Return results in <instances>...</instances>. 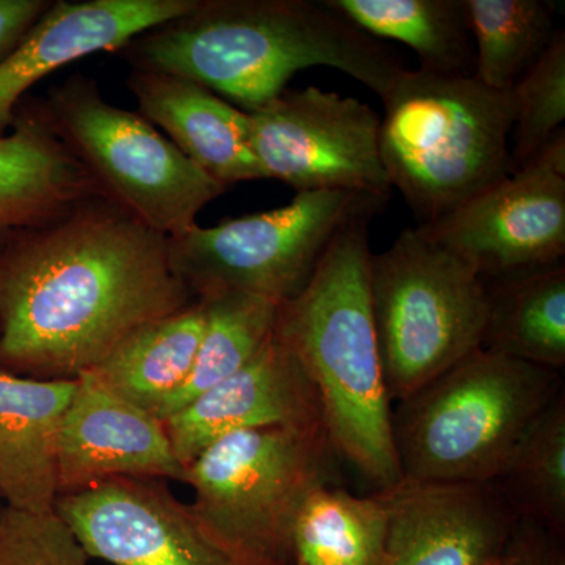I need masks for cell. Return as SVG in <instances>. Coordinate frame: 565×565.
<instances>
[{
    "label": "cell",
    "mask_w": 565,
    "mask_h": 565,
    "mask_svg": "<svg viewBox=\"0 0 565 565\" xmlns=\"http://www.w3.org/2000/svg\"><path fill=\"white\" fill-rule=\"evenodd\" d=\"M563 535L552 533L533 520L522 516L511 544L505 550L503 565H565Z\"/></svg>",
    "instance_id": "obj_29"
},
{
    "label": "cell",
    "mask_w": 565,
    "mask_h": 565,
    "mask_svg": "<svg viewBox=\"0 0 565 565\" xmlns=\"http://www.w3.org/2000/svg\"><path fill=\"white\" fill-rule=\"evenodd\" d=\"M419 228L484 280L563 263L565 131L503 181Z\"/></svg>",
    "instance_id": "obj_11"
},
{
    "label": "cell",
    "mask_w": 565,
    "mask_h": 565,
    "mask_svg": "<svg viewBox=\"0 0 565 565\" xmlns=\"http://www.w3.org/2000/svg\"><path fill=\"white\" fill-rule=\"evenodd\" d=\"M0 504H2V501H0Z\"/></svg>",
    "instance_id": "obj_32"
},
{
    "label": "cell",
    "mask_w": 565,
    "mask_h": 565,
    "mask_svg": "<svg viewBox=\"0 0 565 565\" xmlns=\"http://www.w3.org/2000/svg\"><path fill=\"white\" fill-rule=\"evenodd\" d=\"M386 202L345 191L297 193L277 210L169 237L170 262L199 299L239 291L286 303L310 282L338 233L355 218L374 217Z\"/></svg>",
    "instance_id": "obj_8"
},
{
    "label": "cell",
    "mask_w": 565,
    "mask_h": 565,
    "mask_svg": "<svg viewBox=\"0 0 565 565\" xmlns=\"http://www.w3.org/2000/svg\"><path fill=\"white\" fill-rule=\"evenodd\" d=\"M162 423L184 467L214 441L241 430L323 426L310 382L275 333L237 373Z\"/></svg>",
    "instance_id": "obj_16"
},
{
    "label": "cell",
    "mask_w": 565,
    "mask_h": 565,
    "mask_svg": "<svg viewBox=\"0 0 565 565\" xmlns=\"http://www.w3.org/2000/svg\"><path fill=\"white\" fill-rule=\"evenodd\" d=\"M489 318L482 348L559 371L565 364V266L484 280Z\"/></svg>",
    "instance_id": "obj_21"
},
{
    "label": "cell",
    "mask_w": 565,
    "mask_h": 565,
    "mask_svg": "<svg viewBox=\"0 0 565 565\" xmlns=\"http://www.w3.org/2000/svg\"><path fill=\"white\" fill-rule=\"evenodd\" d=\"M379 147L392 189L430 225L508 178L511 92L404 70L382 96Z\"/></svg>",
    "instance_id": "obj_4"
},
{
    "label": "cell",
    "mask_w": 565,
    "mask_h": 565,
    "mask_svg": "<svg viewBox=\"0 0 565 565\" xmlns=\"http://www.w3.org/2000/svg\"><path fill=\"white\" fill-rule=\"evenodd\" d=\"M77 379H32L0 371V501L54 514L58 435Z\"/></svg>",
    "instance_id": "obj_19"
},
{
    "label": "cell",
    "mask_w": 565,
    "mask_h": 565,
    "mask_svg": "<svg viewBox=\"0 0 565 565\" xmlns=\"http://www.w3.org/2000/svg\"><path fill=\"white\" fill-rule=\"evenodd\" d=\"M500 481L516 511L527 520L564 535L565 399L563 394L531 424Z\"/></svg>",
    "instance_id": "obj_26"
},
{
    "label": "cell",
    "mask_w": 565,
    "mask_h": 565,
    "mask_svg": "<svg viewBox=\"0 0 565 565\" xmlns=\"http://www.w3.org/2000/svg\"><path fill=\"white\" fill-rule=\"evenodd\" d=\"M196 0H55L0 62V136L25 93L54 71L95 52H118L141 33L177 20Z\"/></svg>",
    "instance_id": "obj_15"
},
{
    "label": "cell",
    "mask_w": 565,
    "mask_h": 565,
    "mask_svg": "<svg viewBox=\"0 0 565 565\" xmlns=\"http://www.w3.org/2000/svg\"><path fill=\"white\" fill-rule=\"evenodd\" d=\"M373 39L401 41L419 71L475 77L476 51L465 0H323Z\"/></svg>",
    "instance_id": "obj_22"
},
{
    "label": "cell",
    "mask_w": 565,
    "mask_h": 565,
    "mask_svg": "<svg viewBox=\"0 0 565 565\" xmlns=\"http://www.w3.org/2000/svg\"><path fill=\"white\" fill-rule=\"evenodd\" d=\"M388 514L381 493L316 487L292 527L294 565H382Z\"/></svg>",
    "instance_id": "obj_23"
},
{
    "label": "cell",
    "mask_w": 565,
    "mask_h": 565,
    "mask_svg": "<svg viewBox=\"0 0 565 565\" xmlns=\"http://www.w3.org/2000/svg\"><path fill=\"white\" fill-rule=\"evenodd\" d=\"M128 87L141 117L223 188L266 180L253 154L247 111L173 74L132 70Z\"/></svg>",
    "instance_id": "obj_18"
},
{
    "label": "cell",
    "mask_w": 565,
    "mask_h": 565,
    "mask_svg": "<svg viewBox=\"0 0 565 565\" xmlns=\"http://www.w3.org/2000/svg\"><path fill=\"white\" fill-rule=\"evenodd\" d=\"M204 327L192 373L167 401L158 418H169L250 362L273 338L280 303L255 294L223 291L202 297Z\"/></svg>",
    "instance_id": "obj_24"
},
{
    "label": "cell",
    "mask_w": 565,
    "mask_h": 565,
    "mask_svg": "<svg viewBox=\"0 0 565 565\" xmlns=\"http://www.w3.org/2000/svg\"><path fill=\"white\" fill-rule=\"evenodd\" d=\"M557 371L478 349L393 411L403 481L490 484L559 396Z\"/></svg>",
    "instance_id": "obj_5"
},
{
    "label": "cell",
    "mask_w": 565,
    "mask_h": 565,
    "mask_svg": "<svg viewBox=\"0 0 565 565\" xmlns=\"http://www.w3.org/2000/svg\"><path fill=\"white\" fill-rule=\"evenodd\" d=\"M192 296L169 237L95 200L0 252V371L77 379Z\"/></svg>",
    "instance_id": "obj_1"
},
{
    "label": "cell",
    "mask_w": 565,
    "mask_h": 565,
    "mask_svg": "<svg viewBox=\"0 0 565 565\" xmlns=\"http://www.w3.org/2000/svg\"><path fill=\"white\" fill-rule=\"evenodd\" d=\"M512 172L565 131V33L557 31L541 61L511 90Z\"/></svg>",
    "instance_id": "obj_27"
},
{
    "label": "cell",
    "mask_w": 565,
    "mask_h": 565,
    "mask_svg": "<svg viewBox=\"0 0 565 565\" xmlns=\"http://www.w3.org/2000/svg\"><path fill=\"white\" fill-rule=\"evenodd\" d=\"M44 107L107 199L166 237L189 232L226 192L139 111L107 102L88 77L76 74L52 88Z\"/></svg>",
    "instance_id": "obj_9"
},
{
    "label": "cell",
    "mask_w": 565,
    "mask_h": 565,
    "mask_svg": "<svg viewBox=\"0 0 565 565\" xmlns=\"http://www.w3.org/2000/svg\"><path fill=\"white\" fill-rule=\"evenodd\" d=\"M57 514H29L0 504V565H88Z\"/></svg>",
    "instance_id": "obj_28"
},
{
    "label": "cell",
    "mask_w": 565,
    "mask_h": 565,
    "mask_svg": "<svg viewBox=\"0 0 565 565\" xmlns=\"http://www.w3.org/2000/svg\"><path fill=\"white\" fill-rule=\"evenodd\" d=\"M248 115L252 150L264 177L297 193L392 195L379 147L381 115L367 104L308 87L282 92Z\"/></svg>",
    "instance_id": "obj_10"
},
{
    "label": "cell",
    "mask_w": 565,
    "mask_h": 565,
    "mask_svg": "<svg viewBox=\"0 0 565 565\" xmlns=\"http://www.w3.org/2000/svg\"><path fill=\"white\" fill-rule=\"evenodd\" d=\"M204 327L200 299L140 327L90 373L111 393L158 416L192 373Z\"/></svg>",
    "instance_id": "obj_20"
},
{
    "label": "cell",
    "mask_w": 565,
    "mask_h": 565,
    "mask_svg": "<svg viewBox=\"0 0 565 565\" xmlns=\"http://www.w3.org/2000/svg\"><path fill=\"white\" fill-rule=\"evenodd\" d=\"M370 297L390 399L401 403L484 343V278L419 226L371 253Z\"/></svg>",
    "instance_id": "obj_6"
},
{
    "label": "cell",
    "mask_w": 565,
    "mask_h": 565,
    "mask_svg": "<svg viewBox=\"0 0 565 565\" xmlns=\"http://www.w3.org/2000/svg\"><path fill=\"white\" fill-rule=\"evenodd\" d=\"M98 199L106 193L63 140L44 104L22 102L10 131L0 136V252L21 234Z\"/></svg>",
    "instance_id": "obj_17"
},
{
    "label": "cell",
    "mask_w": 565,
    "mask_h": 565,
    "mask_svg": "<svg viewBox=\"0 0 565 565\" xmlns=\"http://www.w3.org/2000/svg\"><path fill=\"white\" fill-rule=\"evenodd\" d=\"M117 54L132 70L199 82L247 114L313 66L349 74L379 98L405 70L388 47L311 0H196L191 11Z\"/></svg>",
    "instance_id": "obj_2"
},
{
    "label": "cell",
    "mask_w": 565,
    "mask_h": 565,
    "mask_svg": "<svg viewBox=\"0 0 565 565\" xmlns=\"http://www.w3.org/2000/svg\"><path fill=\"white\" fill-rule=\"evenodd\" d=\"M334 455L323 426L241 430L185 467L193 514L255 565H294L292 527L308 494L329 484Z\"/></svg>",
    "instance_id": "obj_7"
},
{
    "label": "cell",
    "mask_w": 565,
    "mask_h": 565,
    "mask_svg": "<svg viewBox=\"0 0 565 565\" xmlns=\"http://www.w3.org/2000/svg\"><path fill=\"white\" fill-rule=\"evenodd\" d=\"M379 493L388 514L382 565H494L522 520L497 482L401 481Z\"/></svg>",
    "instance_id": "obj_13"
},
{
    "label": "cell",
    "mask_w": 565,
    "mask_h": 565,
    "mask_svg": "<svg viewBox=\"0 0 565 565\" xmlns=\"http://www.w3.org/2000/svg\"><path fill=\"white\" fill-rule=\"evenodd\" d=\"M344 226L299 296L281 303L275 334L302 367L334 455L379 490L403 481L370 297V225Z\"/></svg>",
    "instance_id": "obj_3"
},
{
    "label": "cell",
    "mask_w": 565,
    "mask_h": 565,
    "mask_svg": "<svg viewBox=\"0 0 565 565\" xmlns=\"http://www.w3.org/2000/svg\"><path fill=\"white\" fill-rule=\"evenodd\" d=\"M50 6V0H0V62Z\"/></svg>",
    "instance_id": "obj_30"
},
{
    "label": "cell",
    "mask_w": 565,
    "mask_h": 565,
    "mask_svg": "<svg viewBox=\"0 0 565 565\" xmlns=\"http://www.w3.org/2000/svg\"><path fill=\"white\" fill-rule=\"evenodd\" d=\"M184 475L158 416L111 393L92 374L77 377L58 435L61 494L118 478L184 482Z\"/></svg>",
    "instance_id": "obj_14"
},
{
    "label": "cell",
    "mask_w": 565,
    "mask_h": 565,
    "mask_svg": "<svg viewBox=\"0 0 565 565\" xmlns=\"http://www.w3.org/2000/svg\"><path fill=\"white\" fill-rule=\"evenodd\" d=\"M494 565H503V559H501L500 563H497Z\"/></svg>",
    "instance_id": "obj_31"
},
{
    "label": "cell",
    "mask_w": 565,
    "mask_h": 565,
    "mask_svg": "<svg viewBox=\"0 0 565 565\" xmlns=\"http://www.w3.org/2000/svg\"><path fill=\"white\" fill-rule=\"evenodd\" d=\"M87 556L111 565H255L206 530L161 479L118 478L55 503Z\"/></svg>",
    "instance_id": "obj_12"
},
{
    "label": "cell",
    "mask_w": 565,
    "mask_h": 565,
    "mask_svg": "<svg viewBox=\"0 0 565 565\" xmlns=\"http://www.w3.org/2000/svg\"><path fill=\"white\" fill-rule=\"evenodd\" d=\"M476 51L475 79L509 93L541 61L556 35L548 0H465Z\"/></svg>",
    "instance_id": "obj_25"
}]
</instances>
